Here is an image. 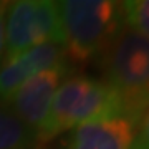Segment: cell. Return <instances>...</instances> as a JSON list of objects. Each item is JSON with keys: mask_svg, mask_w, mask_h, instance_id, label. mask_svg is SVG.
I'll list each match as a JSON object with an SVG mask.
<instances>
[{"mask_svg": "<svg viewBox=\"0 0 149 149\" xmlns=\"http://www.w3.org/2000/svg\"><path fill=\"white\" fill-rule=\"evenodd\" d=\"M58 7L65 33V58L74 63H86L104 55L124 25L119 2L63 0Z\"/></svg>", "mask_w": 149, "mask_h": 149, "instance_id": "obj_1", "label": "cell"}, {"mask_svg": "<svg viewBox=\"0 0 149 149\" xmlns=\"http://www.w3.org/2000/svg\"><path fill=\"white\" fill-rule=\"evenodd\" d=\"M104 55V81L116 91L126 114L141 121L149 108V40L128 30Z\"/></svg>", "mask_w": 149, "mask_h": 149, "instance_id": "obj_2", "label": "cell"}, {"mask_svg": "<svg viewBox=\"0 0 149 149\" xmlns=\"http://www.w3.org/2000/svg\"><path fill=\"white\" fill-rule=\"evenodd\" d=\"M63 42L58 2L18 0L8 3L5 15V60L45 43L63 47Z\"/></svg>", "mask_w": 149, "mask_h": 149, "instance_id": "obj_3", "label": "cell"}, {"mask_svg": "<svg viewBox=\"0 0 149 149\" xmlns=\"http://www.w3.org/2000/svg\"><path fill=\"white\" fill-rule=\"evenodd\" d=\"M66 78H68V63L63 61L56 66L33 74L12 96L10 101L15 109V116L28 129H32L35 136L38 134L47 118L53 95Z\"/></svg>", "mask_w": 149, "mask_h": 149, "instance_id": "obj_4", "label": "cell"}, {"mask_svg": "<svg viewBox=\"0 0 149 149\" xmlns=\"http://www.w3.org/2000/svg\"><path fill=\"white\" fill-rule=\"evenodd\" d=\"M139 124L126 113L85 123L73 129L68 149H139Z\"/></svg>", "mask_w": 149, "mask_h": 149, "instance_id": "obj_5", "label": "cell"}, {"mask_svg": "<svg viewBox=\"0 0 149 149\" xmlns=\"http://www.w3.org/2000/svg\"><path fill=\"white\" fill-rule=\"evenodd\" d=\"M66 61L61 45L45 43L33 47L10 60H3L0 66V100L10 101L27 80L43 70Z\"/></svg>", "mask_w": 149, "mask_h": 149, "instance_id": "obj_6", "label": "cell"}, {"mask_svg": "<svg viewBox=\"0 0 149 149\" xmlns=\"http://www.w3.org/2000/svg\"><path fill=\"white\" fill-rule=\"evenodd\" d=\"M91 81L93 78H88L85 74H74V76H68L58 86L56 93L53 95V100L50 103L47 118L37 134V139L50 141L63 134L65 131L73 129L76 108L86 90L90 88Z\"/></svg>", "mask_w": 149, "mask_h": 149, "instance_id": "obj_7", "label": "cell"}, {"mask_svg": "<svg viewBox=\"0 0 149 149\" xmlns=\"http://www.w3.org/2000/svg\"><path fill=\"white\" fill-rule=\"evenodd\" d=\"M35 138L15 114L0 111V149H30Z\"/></svg>", "mask_w": 149, "mask_h": 149, "instance_id": "obj_8", "label": "cell"}, {"mask_svg": "<svg viewBox=\"0 0 149 149\" xmlns=\"http://www.w3.org/2000/svg\"><path fill=\"white\" fill-rule=\"evenodd\" d=\"M123 20L131 32L149 40V0L123 2Z\"/></svg>", "mask_w": 149, "mask_h": 149, "instance_id": "obj_9", "label": "cell"}, {"mask_svg": "<svg viewBox=\"0 0 149 149\" xmlns=\"http://www.w3.org/2000/svg\"><path fill=\"white\" fill-rule=\"evenodd\" d=\"M7 8H8V3L0 2V66H2L3 58H5V15H7Z\"/></svg>", "mask_w": 149, "mask_h": 149, "instance_id": "obj_10", "label": "cell"}, {"mask_svg": "<svg viewBox=\"0 0 149 149\" xmlns=\"http://www.w3.org/2000/svg\"><path fill=\"white\" fill-rule=\"evenodd\" d=\"M139 149H149V108L139 124Z\"/></svg>", "mask_w": 149, "mask_h": 149, "instance_id": "obj_11", "label": "cell"}]
</instances>
